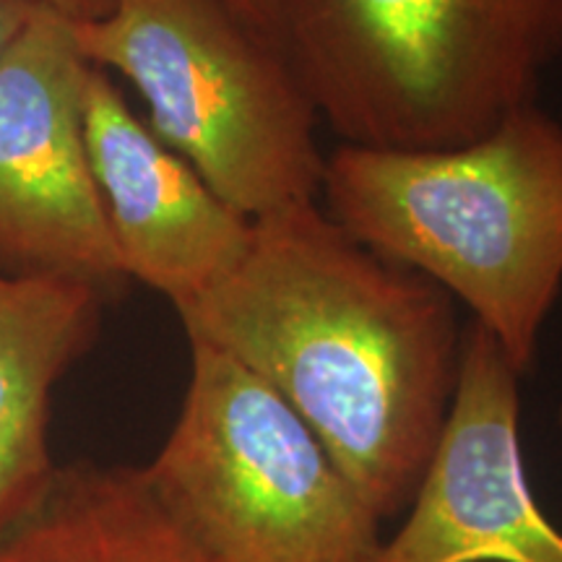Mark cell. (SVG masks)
<instances>
[{
  "label": "cell",
  "instance_id": "obj_1",
  "mask_svg": "<svg viewBox=\"0 0 562 562\" xmlns=\"http://www.w3.org/2000/svg\"><path fill=\"white\" fill-rule=\"evenodd\" d=\"M178 318L188 341L269 383L381 521L409 508L451 412L467 331L440 286L313 201L256 220L243 263Z\"/></svg>",
  "mask_w": 562,
  "mask_h": 562
},
{
  "label": "cell",
  "instance_id": "obj_2",
  "mask_svg": "<svg viewBox=\"0 0 562 562\" xmlns=\"http://www.w3.org/2000/svg\"><path fill=\"white\" fill-rule=\"evenodd\" d=\"M323 209L463 305L526 375L562 292V123L537 102L440 149L326 157Z\"/></svg>",
  "mask_w": 562,
  "mask_h": 562
},
{
  "label": "cell",
  "instance_id": "obj_3",
  "mask_svg": "<svg viewBox=\"0 0 562 562\" xmlns=\"http://www.w3.org/2000/svg\"><path fill=\"white\" fill-rule=\"evenodd\" d=\"M277 40L339 144L440 149L537 102L560 0H277Z\"/></svg>",
  "mask_w": 562,
  "mask_h": 562
},
{
  "label": "cell",
  "instance_id": "obj_4",
  "mask_svg": "<svg viewBox=\"0 0 562 562\" xmlns=\"http://www.w3.org/2000/svg\"><path fill=\"white\" fill-rule=\"evenodd\" d=\"M91 66L136 89L146 125L252 222L321 201L318 112L279 42L229 0H115L74 24Z\"/></svg>",
  "mask_w": 562,
  "mask_h": 562
},
{
  "label": "cell",
  "instance_id": "obj_5",
  "mask_svg": "<svg viewBox=\"0 0 562 562\" xmlns=\"http://www.w3.org/2000/svg\"><path fill=\"white\" fill-rule=\"evenodd\" d=\"M154 495L206 562H372L381 518L305 419L256 372L191 344V381Z\"/></svg>",
  "mask_w": 562,
  "mask_h": 562
},
{
  "label": "cell",
  "instance_id": "obj_6",
  "mask_svg": "<svg viewBox=\"0 0 562 562\" xmlns=\"http://www.w3.org/2000/svg\"><path fill=\"white\" fill-rule=\"evenodd\" d=\"M89 70L74 24L45 5L0 60V266L110 297L128 279L89 165Z\"/></svg>",
  "mask_w": 562,
  "mask_h": 562
},
{
  "label": "cell",
  "instance_id": "obj_7",
  "mask_svg": "<svg viewBox=\"0 0 562 562\" xmlns=\"http://www.w3.org/2000/svg\"><path fill=\"white\" fill-rule=\"evenodd\" d=\"M518 375L480 323L463 331L459 383L409 518L372 562H562L521 453Z\"/></svg>",
  "mask_w": 562,
  "mask_h": 562
},
{
  "label": "cell",
  "instance_id": "obj_8",
  "mask_svg": "<svg viewBox=\"0 0 562 562\" xmlns=\"http://www.w3.org/2000/svg\"><path fill=\"white\" fill-rule=\"evenodd\" d=\"M83 128L125 279L159 292L178 313L243 263L256 222L161 144L112 76L94 66Z\"/></svg>",
  "mask_w": 562,
  "mask_h": 562
},
{
  "label": "cell",
  "instance_id": "obj_9",
  "mask_svg": "<svg viewBox=\"0 0 562 562\" xmlns=\"http://www.w3.org/2000/svg\"><path fill=\"white\" fill-rule=\"evenodd\" d=\"M108 294L87 281L0 266V533L50 487V406L100 334Z\"/></svg>",
  "mask_w": 562,
  "mask_h": 562
},
{
  "label": "cell",
  "instance_id": "obj_10",
  "mask_svg": "<svg viewBox=\"0 0 562 562\" xmlns=\"http://www.w3.org/2000/svg\"><path fill=\"white\" fill-rule=\"evenodd\" d=\"M0 562H206L138 467H58L30 513L0 533Z\"/></svg>",
  "mask_w": 562,
  "mask_h": 562
},
{
  "label": "cell",
  "instance_id": "obj_11",
  "mask_svg": "<svg viewBox=\"0 0 562 562\" xmlns=\"http://www.w3.org/2000/svg\"><path fill=\"white\" fill-rule=\"evenodd\" d=\"M40 5V0H0V60L16 45Z\"/></svg>",
  "mask_w": 562,
  "mask_h": 562
},
{
  "label": "cell",
  "instance_id": "obj_12",
  "mask_svg": "<svg viewBox=\"0 0 562 562\" xmlns=\"http://www.w3.org/2000/svg\"><path fill=\"white\" fill-rule=\"evenodd\" d=\"M40 3L70 21V24H87V21L108 16L115 0H40Z\"/></svg>",
  "mask_w": 562,
  "mask_h": 562
},
{
  "label": "cell",
  "instance_id": "obj_13",
  "mask_svg": "<svg viewBox=\"0 0 562 562\" xmlns=\"http://www.w3.org/2000/svg\"><path fill=\"white\" fill-rule=\"evenodd\" d=\"M235 11L245 21H250L256 30L269 34L273 42L277 40V0H229Z\"/></svg>",
  "mask_w": 562,
  "mask_h": 562
},
{
  "label": "cell",
  "instance_id": "obj_14",
  "mask_svg": "<svg viewBox=\"0 0 562 562\" xmlns=\"http://www.w3.org/2000/svg\"><path fill=\"white\" fill-rule=\"evenodd\" d=\"M558 425L562 427V402H560V406H558Z\"/></svg>",
  "mask_w": 562,
  "mask_h": 562
},
{
  "label": "cell",
  "instance_id": "obj_15",
  "mask_svg": "<svg viewBox=\"0 0 562 562\" xmlns=\"http://www.w3.org/2000/svg\"><path fill=\"white\" fill-rule=\"evenodd\" d=\"M560 11H562V0H560Z\"/></svg>",
  "mask_w": 562,
  "mask_h": 562
}]
</instances>
